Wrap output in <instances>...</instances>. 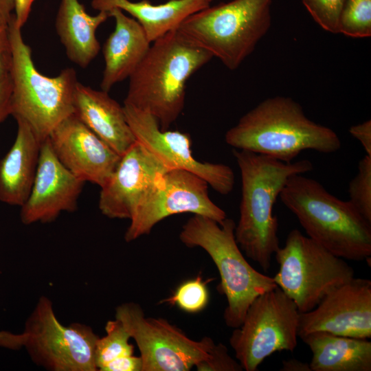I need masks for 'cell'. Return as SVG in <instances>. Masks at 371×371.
Wrapping results in <instances>:
<instances>
[{"label": "cell", "instance_id": "7402d4cb", "mask_svg": "<svg viewBox=\"0 0 371 371\" xmlns=\"http://www.w3.org/2000/svg\"><path fill=\"white\" fill-rule=\"evenodd\" d=\"M310 348L311 371H370L371 341L314 332L300 337Z\"/></svg>", "mask_w": 371, "mask_h": 371}, {"label": "cell", "instance_id": "2e32d148", "mask_svg": "<svg viewBox=\"0 0 371 371\" xmlns=\"http://www.w3.org/2000/svg\"><path fill=\"white\" fill-rule=\"evenodd\" d=\"M84 183L60 162L47 138L41 144L31 192L21 206L22 223L52 222L62 212H74Z\"/></svg>", "mask_w": 371, "mask_h": 371}, {"label": "cell", "instance_id": "ffe728a7", "mask_svg": "<svg viewBox=\"0 0 371 371\" xmlns=\"http://www.w3.org/2000/svg\"><path fill=\"white\" fill-rule=\"evenodd\" d=\"M16 121L15 140L0 160V201L21 207L31 192L43 142L25 122Z\"/></svg>", "mask_w": 371, "mask_h": 371}, {"label": "cell", "instance_id": "4dcf8cb0", "mask_svg": "<svg viewBox=\"0 0 371 371\" xmlns=\"http://www.w3.org/2000/svg\"><path fill=\"white\" fill-rule=\"evenodd\" d=\"M142 370L141 357L131 355L111 361L101 371H142Z\"/></svg>", "mask_w": 371, "mask_h": 371}, {"label": "cell", "instance_id": "30bf717a", "mask_svg": "<svg viewBox=\"0 0 371 371\" xmlns=\"http://www.w3.org/2000/svg\"><path fill=\"white\" fill-rule=\"evenodd\" d=\"M300 315L294 302L278 286L258 296L229 340L243 370L256 371L274 352H293L297 345Z\"/></svg>", "mask_w": 371, "mask_h": 371}, {"label": "cell", "instance_id": "5b68a950", "mask_svg": "<svg viewBox=\"0 0 371 371\" xmlns=\"http://www.w3.org/2000/svg\"><path fill=\"white\" fill-rule=\"evenodd\" d=\"M236 223L226 218L221 224L194 214L182 226L179 239L188 247H201L210 256L221 278L218 286L227 305L223 313L225 324L239 327L247 309L260 295L277 287L273 278L256 270L247 262L236 243Z\"/></svg>", "mask_w": 371, "mask_h": 371}, {"label": "cell", "instance_id": "277c9868", "mask_svg": "<svg viewBox=\"0 0 371 371\" xmlns=\"http://www.w3.org/2000/svg\"><path fill=\"white\" fill-rule=\"evenodd\" d=\"M307 236L333 254L353 261L371 256V223L349 201L330 194L303 174L289 177L279 195Z\"/></svg>", "mask_w": 371, "mask_h": 371}, {"label": "cell", "instance_id": "603a6c76", "mask_svg": "<svg viewBox=\"0 0 371 371\" xmlns=\"http://www.w3.org/2000/svg\"><path fill=\"white\" fill-rule=\"evenodd\" d=\"M91 6L98 11L108 12L117 8L130 14L144 30L152 43L167 32L177 29L190 15L210 6L208 0H170L153 5L148 0H91Z\"/></svg>", "mask_w": 371, "mask_h": 371}, {"label": "cell", "instance_id": "f1b7e54d", "mask_svg": "<svg viewBox=\"0 0 371 371\" xmlns=\"http://www.w3.org/2000/svg\"><path fill=\"white\" fill-rule=\"evenodd\" d=\"M199 371H241L243 368L228 353L227 348L221 343L215 344L208 360L197 363Z\"/></svg>", "mask_w": 371, "mask_h": 371}, {"label": "cell", "instance_id": "d6986e66", "mask_svg": "<svg viewBox=\"0 0 371 371\" xmlns=\"http://www.w3.org/2000/svg\"><path fill=\"white\" fill-rule=\"evenodd\" d=\"M108 12L115 19V27L102 48L105 67L100 88L106 92L116 83L130 77L150 46L137 21L127 16L117 8Z\"/></svg>", "mask_w": 371, "mask_h": 371}, {"label": "cell", "instance_id": "ac0fdd59", "mask_svg": "<svg viewBox=\"0 0 371 371\" xmlns=\"http://www.w3.org/2000/svg\"><path fill=\"white\" fill-rule=\"evenodd\" d=\"M74 114L119 155L136 142L124 107L108 92L78 82L74 98Z\"/></svg>", "mask_w": 371, "mask_h": 371}, {"label": "cell", "instance_id": "52a82bcc", "mask_svg": "<svg viewBox=\"0 0 371 371\" xmlns=\"http://www.w3.org/2000/svg\"><path fill=\"white\" fill-rule=\"evenodd\" d=\"M271 0H232L186 18L177 28L192 45L237 69L271 25Z\"/></svg>", "mask_w": 371, "mask_h": 371}, {"label": "cell", "instance_id": "6da1fadb", "mask_svg": "<svg viewBox=\"0 0 371 371\" xmlns=\"http://www.w3.org/2000/svg\"><path fill=\"white\" fill-rule=\"evenodd\" d=\"M241 177L240 216L234 236L245 255L267 272L280 248L273 207L289 177L313 170L308 159L283 162L249 150L234 149Z\"/></svg>", "mask_w": 371, "mask_h": 371}, {"label": "cell", "instance_id": "83f0119b", "mask_svg": "<svg viewBox=\"0 0 371 371\" xmlns=\"http://www.w3.org/2000/svg\"><path fill=\"white\" fill-rule=\"evenodd\" d=\"M344 0H302L313 19L324 30L339 33V20Z\"/></svg>", "mask_w": 371, "mask_h": 371}, {"label": "cell", "instance_id": "8d00e7d4", "mask_svg": "<svg viewBox=\"0 0 371 371\" xmlns=\"http://www.w3.org/2000/svg\"><path fill=\"white\" fill-rule=\"evenodd\" d=\"M2 336H3V331L0 332V341H1Z\"/></svg>", "mask_w": 371, "mask_h": 371}, {"label": "cell", "instance_id": "e575fe53", "mask_svg": "<svg viewBox=\"0 0 371 371\" xmlns=\"http://www.w3.org/2000/svg\"><path fill=\"white\" fill-rule=\"evenodd\" d=\"M14 10L12 0H0V26L8 27L14 19Z\"/></svg>", "mask_w": 371, "mask_h": 371}, {"label": "cell", "instance_id": "44dd1931", "mask_svg": "<svg viewBox=\"0 0 371 371\" xmlns=\"http://www.w3.org/2000/svg\"><path fill=\"white\" fill-rule=\"evenodd\" d=\"M109 17L106 11L89 14L78 0H61L56 29L70 60L82 68L90 64L100 49L96 30Z\"/></svg>", "mask_w": 371, "mask_h": 371}, {"label": "cell", "instance_id": "7c38bea8", "mask_svg": "<svg viewBox=\"0 0 371 371\" xmlns=\"http://www.w3.org/2000/svg\"><path fill=\"white\" fill-rule=\"evenodd\" d=\"M208 183L199 176L183 170L169 169L153 183L137 205L124 239L131 242L148 234L166 218L192 213L209 217L221 224L225 212L210 198Z\"/></svg>", "mask_w": 371, "mask_h": 371}, {"label": "cell", "instance_id": "4fadbf2b", "mask_svg": "<svg viewBox=\"0 0 371 371\" xmlns=\"http://www.w3.org/2000/svg\"><path fill=\"white\" fill-rule=\"evenodd\" d=\"M123 107L136 140L168 168L192 172L221 194L226 195L232 191L235 183L232 169L223 164L198 161L193 156L189 134L161 130L158 121L149 111L124 104Z\"/></svg>", "mask_w": 371, "mask_h": 371}, {"label": "cell", "instance_id": "d6a6232c", "mask_svg": "<svg viewBox=\"0 0 371 371\" xmlns=\"http://www.w3.org/2000/svg\"><path fill=\"white\" fill-rule=\"evenodd\" d=\"M350 133L359 141L366 155L371 156V121L354 125L349 129Z\"/></svg>", "mask_w": 371, "mask_h": 371}, {"label": "cell", "instance_id": "ba28073f", "mask_svg": "<svg viewBox=\"0 0 371 371\" xmlns=\"http://www.w3.org/2000/svg\"><path fill=\"white\" fill-rule=\"evenodd\" d=\"M275 255L279 269L274 282L300 313L313 309L330 291L355 277L346 260L297 229L289 233Z\"/></svg>", "mask_w": 371, "mask_h": 371}, {"label": "cell", "instance_id": "7a4b0ae2", "mask_svg": "<svg viewBox=\"0 0 371 371\" xmlns=\"http://www.w3.org/2000/svg\"><path fill=\"white\" fill-rule=\"evenodd\" d=\"M235 149L291 162L302 151L322 153L337 151L341 142L331 128L308 118L302 107L292 98H267L243 115L225 135Z\"/></svg>", "mask_w": 371, "mask_h": 371}, {"label": "cell", "instance_id": "3957f363", "mask_svg": "<svg viewBox=\"0 0 371 371\" xmlns=\"http://www.w3.org/2000/svg\"><path fill=\"white\" fill-rule=\"evenodd\" d=\"M212 58L177 29L167 32L153 42L128 78L124 104L149 111L168 130L183 109L188 80Z\"/></svg>", "mask_w": 371, "mask_h": 371}, {"label": "cell", "instance_id": "d4e9b609", "mask_svg": "<svg viewBox=\"0 0 371 371\" xmlns=\"http://www.w3.org/2000/svg\"><path fill=\"white\" fill-rule=\"evenodd\" d=\"M339 33L353 38L371 36V0H344Z\"/></svg>", "mask_w": 371, "mask_h": 371}, {"label": "cell", "instance_id": "8992f818", "mask_svg": "<svg viewBox=\"0 0 371 371\" xmlns=\"http://www.w3.org/2000/svg\"><path fill=\"white\" fill-rule=\"evenodd\" d=\"M21 29L14 16L8 26L12 52L11 115L25 122L43 142L60 122L74 113L78 81L73 68L64 69L54 77L40 73Z\"/></svg>", "mask_w": 371, "mask_h": 371}, {"label": "cell", "instance_id": "cb8c5ba5", "mask_svg": "<svg viewBox=\"0 0 371 371\" xmlns=\"http://www.w3.org/2000/svg\"><path fill=\"white\" fill-rule=\"evenodd\" d=\"M105 331L106 335L97 340L95 350L96 367L100 371L111 361L133 355L134 349L129 343L131 337L128 332L119 319L108 321Z\"/></svg>", "mask_w": 371, "mask_h": 371}, {"label": "cell", "instance_id": "1f68e13d", "mask_svg": "<svg viewBox=\"0 0 371 371\" xmlns=\"http://www.w3.org/2000/svg\"><path fill=\"white\" fill-rule=\"evenodd\" d=\"M12 84L10 76L0 82V124L11 115Z\"/></svg>", "mask_w": 371, "mask_h": 371}, {"label": "cell", "instance_id": "484cf974", "mask_svg": "<svg viewBox=\"0 0 371 371\" xmlns=\"http://www.w3.org/2000/svg\"><path fill=\"white\" fill-rule=\"evenodd\" d=\"M349 201L371 223V156L366 155L358 164L356 175L348 186Z\"/></svg>", "mask_w": 371, "mask_h": 371}, {"label": "cell", "instance_id": "e0dca14e", "mask_svg": "<svg viewBox=\"0 0 371 371\" xmlns=\"http://www.w3.org/2000/svg\"><path fill=\"white\" fill-rule=\"evenodd\" d=\"M169 170L136 140L101 187L98 207L110 218L130 219L156 179Z\"/></svg>", "mask_w": 371, "mask_h": 371}, {"label": "cell", "instance_id": "74e56055", "mask_svg": "<svg viewBox=\"0 0 371 371\" xmlns=\"http://www.w3.org/2000/svg\"><path fill=\"white\" fill-rule=\"evenodd\" d=\"M208 1H209V2L210 3L212 0H208Z\"/></svg>", "mask_w": 371, "mask_h": 371}, {"label": "cell", "instance_id": "9c48e42d", "mask_svg": "<svg viewBox=\"0 0 371 371\" xmlns=\"http://www.w3.org/2000/svg\"><path fill=\"white\" fill-rule=\"evenodd\" d=\"M14 335V349L25 347L34 363L47 370H98L95 350L99 337L85 324H62L47 297L39 298L24 331Z\"/></svg>", "mask_w": 371, "mask_h": 371}, {"label": "cell", "instance_id": "8fae6325", "mask_svg": "<svg viewBox=\"0 0 371 371\" xmlns=\"http://www.w3.org/2000/svg\"><path fill=\"white\" fill-rule=\"evenodd\" d=\"M115 318L136 342L142 371H188L212 356L215 345L212 339L193 340L165 319L146 317L136 303L118 306Z\"/></svg>", "mask_w": 371, "mask_h": 371}, {"label": "cell", "instance_id": "9a60e30c", "mask_svg": "<svg viewBox=\"0 0 371 371\" xmlns=\"http://www.w3.org/2000/svg\"><path fill=\"white\" fill-rule=\"evenodd\" d=\"M47 138L55 155L68 170L100 188L121 158L74 113L60 122Z\"/></svg>", "mask_w": 371, "mask_h": 371}, {"label": "cell", "instance_id": "5bb4252c", "mask_svg": "<svg viewBox=\"0 0 371 371\" xmlns=\"http://www.w3.org/2000/svg\"><path fill=\"white\" fill-rule=\"evenodd\" d=\"M314 332L370 339L371 281L354 277L330 291L313 309L300 313L298 337Z\"/></svg>", "mask_w": 371, "mask_h": 371}, {"label": "cell", "instance_id": "d590c367", "mask_svg": "<svg viewBox=\"0 0 371 371\" xmlns=\"http://www.w3.org/2000/svg\"><path fill=\"white\" fill-rule=\"evenodd\" d=\"M281 371H311L309 363L295 359L282 361Z\"/></svg>", "mask_w": 371, "mask_h": 371}, {"label": "cell", "instance_id": "836d02e7", "mask_svg": "<svg viewBox=\"0 0 371 371\" xmlns=\"http://www.w3.org/2000/svg\"><path fill=\"white\" fill-rule=\"evenodd\" d=\"M14 7V23L21 28L26 23L34 0H12Z\"/></svg>", "mask_w": 371, "mask_h": 371}, {"label": "cell", "instance_id": "f546056e", "mask_svg": "<svg viewBox=\"0 0 371 371\" xmlns=\"http://www.w3.org/2000/svg\"><path fill=\"white\" fill-rule=\"evenodd\" d=\"M12 52L8 27L0 26V82L10 74Z\"/></svg>", "mask_w": 371, "mask_h": 371}, {"label": "cell", "instance_id": "4316f807", "mask_svg": "<svg viewBox=\"0 0 371 371\" xmlns=\"http://www.w3.org/2000/svg\"><path fill=\"white\" fill-rule=\"evenodd\" d=\"M163 302L176 305L189 313H199L206 307L209 302L206 282L201 276L188 280L180 284L173 295Z\"/></svg>", "mask_w": 371, "mask_h": 371}]
</instances>
